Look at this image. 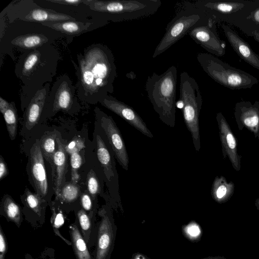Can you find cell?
Here are the masks:
<instances>
[{
    "mask_svg": "<svg viewBox=\"0 0 259 259\" xmlns=\"http://www.w3.org/2000/svg\"><path fill=\"white\" fill-rule=\"evenodd\" d=\"M78 65L72 61L77 76V96L82 102L100 103L114 91L117 77L113 54L105 45L94 44L77 55Z\"/></svg>",
    "mask_w": 259,
    "mask_h": 259,
    "instance_id": "obj_1",
    "label": "cell"
},
{
    "mask_svg": "<svg viewBox=\"0 0 259 259\" xmlns=\"http://www.w3.org/2000/svg\"><path fill=\"white\" fill-rule=\"evenodd\" d=\"M60 59L52 44H45L24 52L16 64L15 73L24 85L39 88L52 81Z\"/></svg>",
    "mask_w": 259,
    "mask_h": 259,
    "instance_id": "obj_2",
    "label": "cell"
},
{
    "mask_svg": "<svg viewBox=\"0 0 259 259\" xmlns=\"http://www.w3.org/2000/svg\"><path fill=\"white\" fill-rule=\"evenodd\" d=\"M177 68L169 67L161 74L148 76L145 91L155 111L162 122L170 127L176 123Z\"/></svg>",
    "mask_w": 259,
    "mask_h": 259,
    "instance_id": "obj_3",
    "label": "cell"
},
{
    "mask_svg": "<svg viewBox=\"0 0 259 259\" xmlns=\"http://www.w3.org/2000/svg\"><path fill=\"white\" fill-rule=\"evenodd\" d=\"M84 4L108 22L132 21L154 14L161 6L160 0H85Z\"/></svg>",
    "mask_w": 259,
    "mask_h": 259,
    "instance_id": "obj_4",
    "label": "cell"
},
{
    "mask_svg": "<svg viewBox=\"0 0 259 259\" xmlns=\"http://www.w3.org/2000/svg\"><path fill=\"white\" fill-rule=\"evenodd\" d=\"M206 12L194 3L184 4L174 17L168 23L165 32L154 51V58L164 53L183 37L195 27L207 23Z\"/></svg>",
    "mask_w": 259,
    "mask_h": 259,
    "instance_id": "obj_5",
    "label": "cell"
},
{
    "mask_svg": "<svg viewBox=\"0 0 259 259\" xmlns=\"http://www.w3.org/2000/svg\"><path fill=\"white\" fill-rule=\"evenodd\" d=\"M198 62L205 72L218 83L231 90L250 89L257 79L241 69L233 67L207 53H199Z\"/></svg>",
    "mask_w": 259,
    "mask_h": 259,
    "instance_id": "obj_6",
    "label": "cell"
},
{
    "mask_svg": "<svg viewBox=\"0 0 259 259\" xmlns=\"http://www.w3.org/2000/svg\"><path fill=\"white\" fill-rule=\"evenodd\" d=\"M180 99L184 122L191 133L195 149L199 152L201 147L199 117L202 98L197 81L186 71L180 74Z\"/></svg>",
    "mask_w": 259,
    "mask_h": 259,
    "instance_id": "obj_7",
    "label": "cell"
},
{
    "mask_svg": "<svg viewBox=\"0 0 259 259\" xmlns=\"http://www.w3.org/2000/svg\"><path fill=\"white\" fill-rule=\"evenodd\" d=\"M95 139L97 156L100 164L101 174L107 187L108 193L112 203L122 209L119 176L116 169L114 154L101 129L95 132Z\"/></svg>",
    "mask_w": 259,
    "mask_h": 259,
    "instance_id": "obj_8",
    "label": "cell"
},
{
    "mask_svg": "<svg viewBox=\"0 0 259 259\" xmlns=\"http://www.w3.org/2000/svg\"><path fill=\"white\" fill-rule=\"evenodd\" d=\"M76 88L69 77L60 76L53 84L46 98L42 114L53 116L59 111L73 112L80 108Z\"/></svg>",
    "mask_w": 259,
    "mask_h": 259,
    "instance_id": "obj_9",
    "label": "cell"
},
{
    "mask_svg": "<svg viewBox=\"0 0 259 259\" xmlns=\"http://www.w3.org/2000/svg\"><path fill=\"white\" fill-rule=\"evenodd\" d=\"M97 123L115 159L125 170L128 169L129 158L123 138L112 117L98 107L95 109Z\"/></svg>",
    "mask_w": 259,
    "mask_h": 259,
    "instance_id": "obj_10",
    "label": "cell"
},
{
    "mask_svg": "<svg viewBox=\"0 0 259 259\" xmlns=\"http://www.w3.org/2000/svg\"><path fill=\"white\" fill-rule=\"evenodd\" d=\"M27 169L35 193L47 199L50 194V187L39 140L37 139L30 149Z\"/></svg>",
    "mask_w": 259,
    "mask_h": 259,
    "instance_id": "obj_11",
    "label": "cell"
},
{
    "mask_svg": "<svg viewBox=\"0 0 259 259\" xmlns=\"http://www.w3.org/2000/svg\"><path fill=\"white\" fill-rule=\"evenodd\" d=\"M188 34L196 43L210 54L218 57L225 55V42L219 37L215 24L211 19L206 23L195 27Z\"/></svg>",
    "mask_w": 259,
    "mask_h": 259,
    "instance_id": "obj_12",
    "label": "cell"
},
{
    "mask_svg": "<svg viewBox=\"0 0 259 259\" xmlns=\"http://www.w3.org/2000/svg\"><path fill=\"white\" fill-rule=\"evenodd\" d=\"M103 106L112 111L145 136L152 138L153 135L145 121L131 106L108 95L100 103Z\"/></svg>",
    "mask_w": 259,
    "mask_h": 259,
    "instance_id": "obj_13",
    "label": "cell"
},
{
    "mask_svg": "<svg viewBox=\"0 0 259 259\" xmlns=\"http://www.w3.org/2000/svg\"><path fill=\"white\" fill-rule=\"evenodd\" d=\"M101 212L98 237L96 259H109L116 233V227L109 207H104Z\"/></svg>",
    "mask_w": 259,
    "mask_h": 259,
    "instance_id": "obj_14",
    "label": "cell"
},
{
    "mask_svg": "<svg viewBox=\"0 0 259 259\" xmlns=\"http://www.w3.org/2000/svg\"><path fill=\"white\" fill-rule=\"evenodd\" d=\"M223 158L228 157L233 168L239 172L241 168V156L237 151V141L231 128L222 112L216 115Z\"/></svg>",
    "mask_w": 259,
    "mask_h": 259,
    "instance_id": "obj_15",
    "label": "cell"
},
{
    "mask_svg": "<svg viewBox=\"0 0 259 259\" xmlns=\"http://www.w3.org/2000/svg\"><path fill=\"white\" fill-rule=\"evenodd\" d=\"M234 117L240 131L246 128L259 139V102L242 101L236 103Z\"/></svg>",
    "mask_w": 259,
    "mask_h": 259,
    "instance_id": "obj_16",
    "label": "cell"
},
{
    "mask_svg": "<svg viewBox=\"0 0 259 259\" xmlns=\"http://www.w3.org/2000/svg\"><path fill=\"white\" fill-rule=\"evenodd\" d=\"M50 91V84L46 83L39 88L24 113V127L30 131L38 122L42 116L46 100Z\"/></svg>",
    "mask_w": 259,
    "mask_h": 259,
    "instance_id": "obj_17",
    "label": "cell"
},
{
    "mask_svg": "<svg viewBox=\"0 0 259 259\" xmlns=\"http://www.w3.org/2000/svg\"><path fill=\"white\" fill-rule=\"evenodd\" d=\"M222 28L230 45L237 55L244 61L259 70V56L229 26L223 24Z\"/></svg>",
    "mask_w": 259,
    "mask_h": 259,
    "instance_id": "obj_18",
    "label": "cell"
},
{
    "mask_svg": "<svg viewBox=\"0 0 259 259\" xmlns=\"http://www.w3.org/2000/svg\"><path fill=\"white\" fill-rule=\"evenodd\" d=\"M57 149L53 156V168L54 191L58 198L60 190L66 183L65 175L67 169V158L65 146L59 138H57Z\"/></svg>",
    "mask_w": 259,
    "mask_h": 259,
    "instance_id": "obj_19",
    "label": "cell"
},
{
    "mask_svg": "<svg viewBox=\"0 0 259 259\" xmlns=\"http://www.w3.org/2000/svg\"><path fill=\"white\" fill-rule=\"evenodd\" d=\"M44 32H30L22 33L16 36L3 37L8 38V39L5 41H7L9 45L16 47L18 49L24 50L25 52L36 49L45 44H52L54 40L50 38Z\"/></svg>",
    "mask_w": 259,
    "mask_h": 259,
    "instance_id": "obj_20",
    "label": "cell"
},
{
    "mask_svg": "<svg viewBox=\"0 0 259 259\" xmlns=\"http://www.w3.org/2000/svg\"><path fill=\"white\" fill-rule=\"evenodd\" d=\"M22 21L30 22H63L78 21L73 16L41 7L32 9Z\"/></svg>",
    "mask_w": 259,
    "mask_h": 259,
    "instance_id": "obj_21",
    "label": "cell"
},
{
    "mask_svg": "<svg viewBox=\"0 0 259 259\" xmlns=\"http://www.w3.org/2000/svg\"><path fill=\"white\" fill-rule=\"evenodd\" d=\"M41 23L60 33L73 36L88 31L93 25V23L91 22H83L80 21L48 22Z\"/></svg>",
    "mask_w": 259,
    "mask_h": 259,
    "instance_id": "obj_22",
    "label": "cell"
},
{
    "mask_svg": "<svg viewBox=\"0 0 259 259\" xmlns=\"http://www.w3.org/2000/svg\"><path fill=\"white\" fill-rule=\"evenodd\" d=\"M234 191L233 182H228L223 176H216L212 184L211 195L215 202L222 204L230 200Z\"/></svg>",
    "mask_w": 259,
    "mask_h": 259,
    "instance_id": "obj_23",
    "label": "cell"
},
{
    "mask_svg": "<svg viewBox=\"0 0 259 259\" xmlns=\"http://www.w3.org/2000/svg\"><path fill=\"white\" fill-rule=\"evenodd\" d=\"M38 7L34 1H14L9 5L4 12L11 24L17 20H22L32 9Z\"/></svg>",
    "mask_w": 259,
    "mask_h": 259,
    "instance_id": "obj_24",
    "label": "cell"
},
{
    "mask_svg": "<svg viewBox=\"0 0 259 259\" xmlns=\"http://www.w3.org/2000/svg\"><path fill=\"white\" fill-rule=\"evenodd\" d=\"M194 4L197 7L205 11L211 10L222 13L235 12L242 9L244 6V4L237 2H214L198 1Z\"/></svg>",
    "mask_w": 259,
    "mask_h": 259,
    "instance_id": "obj_25",
    "label": "cell"
},
{
    "mask_svg": "<svg viewBox=\"0 0 259 259\" xmlns=\"http://www.w3.org/2000/svg\"><path fill=\"white\" fill-rule=\"evenodd\" d=\"M70 228L73 247L77 258L91 259L85 243L78 228L74 225H71Z\"/></svg>",
    "mask_w": 259,
    "mask_h": 259,
    "instance_id": "obj_26",
    "label": "cell"
},
{
    "mask_svg": "<svg viewBox=\"0 0 259 259\" xmlns=\"http://www.w3.org/2000/svg\"><path fill=\"white\" fill-rule=\"evenodd\" d=\"M7 129L11 140L15 139L18 127L17 110L14 102H11L8 110L3 114Z\"/></svg>",
    "mask_w": 259,
    "mask_h": 259,
    "instance_id": "obj_27",
    "label": "cell"
},
{
    "mask_svg": "<svg viewBox=\"0 0 259 259\" xmlns=\"http://www.w3.org/2000/svg\"><path fill=\"white\" fill-rule=\"evenodd\" d=\"M103 183L99 179L96 173L91 169L87 177V186L89 193L93 199L96 197L98 194H104L105 197L112 202L108 194L103 192Z\"/></svg>",
    "mask_w": 259,
    "mask_h": 259,
    "instance_id": "obj_28",
    "label": "cell"
},
{
    "mask_svg": "<svg viewBox=\"0 0 259 259\" xmlns=\"http://www.w3.org/2000/svg\"><path fill=\"white\" fill-rule=\"evenodd\" d=\"M2 206L5 214L9 219L15 223L19 222L21 217L20 208L11 196H4Z\"/></svg>",
    "mask_w": 259,
    "mask_h": 259,
    "instance_id": "obj_29",
    "label": "cell"
},
{
    "mask_svg": "<svg viewBox=\"0 0 259 259\" xmlns=\"http://www.w3.org/2000/svg\"><path fill=\"white\" fill-rule=\"evenodd\" d=\"M39 141L44 157L52 165L53 156L57 150L56 149L57 136L52 135L43 137Z\"/></svg>",
    "mask_w": 259,
    "mask_h": 259,
    "instance_id": "obj_30",
    "label": "cell"
},
{
    "mask_svg": "<svg viewBox=\"0 0 259 259\" xmlns=\"http://www.w3.org/2000/svg\"><path fill=\"white\" fill-rule=\"evenodd\" d=\"M79 194V189L73 183H65L62 186L58 198L66 202H71L77 199Z\"/></svg>",
    "mask_w": 259,
    "mask_h": 259,
    "instance_id": "obj_31",
    "label": "cell"
},
{
    "mask_svg": "<svg viewBox=\"0 0 259 259\" xmlns=\"http://www.w3.org/2000/svg\"><path fill=\"white\" fill-rule=\"evenodd\" d=\"M27 204L36 213H39L41 210V205L45 200L36 193L32 192L26 188L22 196Z\"/></svg>",
    "mask_w": 259,
    "mask_h": 259,
    "instance_id": "obj_32",
    "label": "cell"
},
{
    "mask_svg": "<svg viewBox=\"0 0 259 259\" xmlns=\"http://www.w3.org/2000/svg\"><path fill=\"white\" fill-rule=\"evenodd\" d=\"M82 164V158L79 152H74L71 154L70 164L72 179H77V170Z\"/></svg>",
    "mask_w": 259,
    "mask_h": 259,
    "instance_id": "obj_33",
    "label": "cell"
},
{
    "mask_svg": "<svg viewBox=\"0 0 259 259\" xmlns=\"http://www.w3.org/2000/svg\"><path fill=\"white\" fill-rule=\"evenodd\" d=\"M78 218L82 229L84 231L88 230L90 228L91 223L87 213L83 210H80L78 212Z\"/></svg>",
    "mask_w": 259,
    "mask_h": 259,
    "instance_id": "obj_34",
    "label": "cell"
},
{
    "mask_svg": "<svg viewBox=\"0 0 259 259\" xmlns=\"http://www.w3.org/2000/svg\"><path fill=\"white\" fill-rule=\"evenodd\" d=\"M82 206L86 210H90L92 206V202L90 195L87 193H83L80 196Z\"/></svg>",
    "mask_w": 259,
    "mask_h": 259,
    "instance_id": "obj_35",
    "label": "cell"
},
{
    "mask_svg": "<svg viewBox=\"0 0 259 259\" xmlns=\"http://www.w3.org/2000/svg\"><path fill=\"white\" fill-rule=\"evenodd\" d=\"M186 232L191 237H196L199 236L201 233V230L198 226L196 223H191L186 229Z\"/></svg>",
    "mask_w": 259,
    "mask_h": 259,
    "instance_id": "obj_36",
    "label": "cell"
},
{
    "mask_svg": "<svg viewBox=\"0 0 259 259\" xmlns=\"http://www.w3.org/2000/svg\"><path fill=\"white\" fill-rule=\"evenodd\" d=\"M85 0H49V2L52 3L57 4L59 5H69L77 6L81 3H84Z\"/></svg>",
    "mask_w": 259,
    "mask_h": 259,
    "instance_id": "obj_37",
    "label": "cell"
},
{
    "mask_svg": "<svg viewBox=\"0 0 259 259\" xmlns=\"http://www.w3.org/2000/svg\"><path fill=\"white\" fill-rule=\"evenodd\" d=\"M52 222L54 228V230H56L60 226L64 224V218L61 213H55L54 212L53 216H52Z\"/></svg>",
    "mask_w": 259,
    "mask_h": 259,
    "instance_id": "obj_38",
    "label": "cell"
},
{
    "mask_svg": "<svg viewBox=\"0 0 259 259\" xmlns=\"http://www.w3.org/2000/svg\"><path fill=\"white\" fill-rule=\"evenodd\" d=\"M9 173L8 169L7 164L1 155L0 156V179L3 180L5 178Z\"/></svg>",
    "mask_w": 259,
    "mask_h": 259,
    "instance_id": "obj_39",
    "label": "cell"
},
{
    "mask_svg": "<svg viewBox=\"0 0 259 259\" xmlns=\"http://www.w3.org/2000/svg\"><path fill=\"white\" fill-rule=\"evenodd\" d=\"M6 250V243L2 230L1 229L0 233V259H4L5 254Z\"/></svg>",
    "mask_w": 259,
    "mask_h": 259,
    "instance_id": "obj_40",
    "label": "cell"
},
{
    "mask_svg": "<svg viewBox=\"0 0 259 259\" xmlns=\"http://www.w3.org/2000/svg\"><path fill=\"white\" fill-rule=\"evenodd\" d=\"M10 102L9 103L7 102L2 97H0V111L3 114H4L8 110L10 107Z\"/></svg>",
    "mask_w": 259,
    "mask_h": 259,
    "instance_id": "obj_41",
    "label": "cell"
},
{
    "mask_svg": "<svg viewBox=\"0 0 259 259\" xmlns=\"http://www.w3.org/2000/svg\"><path fill=\"white\" fill-rule=\"evenodd\" d=\"M252 18L254 21L259 23V8L253 13Z\"/></svg>",
    "mask_w": 259,
    "mask_h": 259,
    "instance_id": "obj_42",
    "label": "cell"
},
{
    "mask_svg": "<svg viewBox=\"0 0 259 259\" xmlns=\"http://www.w3.org/2000/svg\"><path fill=\"white\" fill-rule=\"evenodd\" d=\"M132 259H147L144 255L141 253H136L133 255Z\"/></svg>",
    "mask_w": 259,
    "mask_h": 259,
    "instance_id": "obj_43",
    "label": "cell"
},
{
    "mask_svg": "<svg viewBox=\"0 0 259 259\" xmlns=\"http://www.w3.org/2000/svg\"><path fill=\"white\" fill-rule=\"evenodd\" d=\"M253 38L259 42V31L254 30L252 32Z\"/></svg>",
    "mask_w": 259,
    "mask_h": 259,
    "instance_id": "obj_44",
    "label": "cell"
},
{
    "mask_svg": "<svg viewBox=\"0 0 259 259\" xmlns=\"http://www.w3.org/2000/svg\"><path fill=\"white\" fill-rule=\"evenodd\" d=\"M201 259H228L224 256H209Z\"/></svg>",
    "mask_w": 259,
    "mask_h": 259,
    "instance_id": "obj_45",
    "label": "cell"
},
{
    "mask_svg": "<svg viewBox=\"0 0 259 259\" xmlns=\"http://www.w3.org/2000/svg\"><path fill=\"white\" fill-rule=\"evenodd\" d=\"M254 204L256 209L259 211V198L255 199Z\"/></svg>",
    "mask_w": 259,
    "mask_h": 259,
    "instance_id": "obj_46",
    "label": "cell"
}]
</instances>
